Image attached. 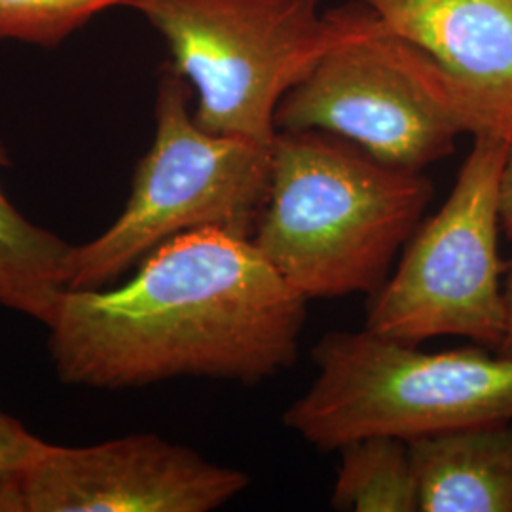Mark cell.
<instances>
[{
	"instance_id": "6da1fadb",
	"label": "cell",
	"mask_w": 512,
	"mask_h": 512,
	"mask_svg": "<svg viewBox=\"0 0 512 512\" xmlns=\"http://www.w3.org/2000/svg\"><path fill=\"white\" fill-rule=\"evenodd\" d=\"M306 302L251 238L203 228L165 241L116 289H69L48 327L50 351L65 384H258L293 365Z\"/></svg>"
},
{
	"instance_id": "7a4b0ae2",
	"label": "cell",
	"mask_w": 512,
	"mask_h": 512,
	"mask_svg": "<svg viewBox=\"0 0 512 512\" xmlns=\"http://www.w3.org/2000/svg\"><path fill=\"white\" fill-rule=\"evenodd\" d=\"M433 184L325 131H277L251 241L296 293H378L414 236Z\"/></svg>"
},
{
	"instance_id": "3957f363",
	"label": "cell",
	"mask_w": 512,
	"mask_h": 512,
	"mask_svg": "<svg viewBox=\"0 0 512 512\" xmlns=\"http://www.w3.org/2000/svg\"><path fill=\"white\" fill-rule=\"evenodd\" d=\"M317 378L283 414L319 450L365 437L423 439L512 418V359L465 348L429 353L372 330L330 332Z\"/></svg>"
},
{
	"instance_id": "277c9868",
	"label": "cell",
	"mask_w": 512,
	"mask_h": 512,
	"mask_svg": "<svg viewBox=\"0 0 512 512\" xmlns=\"http://www.w3.org/2000/svg\"><path fill=\"white\" fill-rule=\"evenodd\" d=\"M336 16L329 46L281 99L277 131H325L408 171L446 158L459 135L478 133L475 114L423 50L361 2Z\"/></svg>"
},
{
	"instance_id": "5b68a950",
	"label": "cell",
	"mask_w": 512,
	"mask_h": 512,
	"mask_svg": "<svg viewBox=\"0 0 512 512\" xmlns=\"http://www.w3.org/2000/svg\"><path fill=\"white\" fill-rule=\"evenodd\" d=\"M188 101V82L167 65L154 141L135 169L128 203L107 232L74 249L69 289H103L186 232L219 228L253 236L270 190L272 147L207 133Z\"/></svg>"
},
{
	"instance_id": "8992f818",
	"label": "cell",
	"mask_w": 512,
	"mask_h": 512,
	"mask_svg": "<svg viewBox=\"0 0 512 512\" xmlns=\"http://www.w3.org/2000/svg\"><path fill=\"white\" fill-rule=\"evenodd\" d=\"M171 67L196 90L194 120L213 135L272 147L281 99L338 31L319 0H137Z\"/></svg>"
},
{
	"instance_id": "52a82bcc",
	"label": "cell",
	"mask_w": 512,
	"mask_h": 512,
	"mask_svg": "<svg viewBox=\"0 0 512 512\" xmlns=\"http://www.w3.org/2000/svg\"><path fill=\"white\" fill-rule=\"evenodd\" d=\"M507 133H478L439 213L408 241L397 274L376 293L365 329L406 344L463 336L497 348L505 330L497 253Z\"/></svg>"
},
{
	"instance_id": "ba28073f",
	"label": "cell",
	"mask_w": 512,
	"mask_h": 512,
	"mask_svg": "<svg viewBox=\"0 0 512 512\" xmlns=\"http://www.w3.org/2000/svg\"><path fill=\"white\" fill-rule=\"evenodd\" d=\"M25 512H209L249 476L156 435L93 446L44 444L21 473Z\"/></svg>"
},
{
	"instance_id": "9c48e42d",
	"label": "cell",
	"mask_w": 512,
	"mask_h": 512,
	"mask_svg": "<svg viewBox=\"0 0 512 512\" xmlns=\"http://www.w3.org/2000/svg\"><path fill=\"white\" fill-rule=\"evenodd\" d=\"M357 2L439 65L475 114L478 133L511 135L512 0Z\"/></svg>"
},
{
	"instance_id": "30bf717a",
	"label": "cell",
	"mask_w": 512,
	"mask_h": 512,
	"mask_svg": "<svg viewBox=\"0 0 512 512\" xmlns=\"http://www.w3.org/2000/svg\"><path fill=\"white\" fill-rule=\"evenodd\" d=\"M420 512H512V418L410 440Z\"/></svg>"
},
{
	"instance_id": "8fae6325",
	"label": "cell",
	"mask_w": 512,
	"mask_h": 512,
	"mask_svg": "<svg viewBox=\"0 0 512 512\" xmlns=\"http://www.w3.org/2000/svg\"><path fill=\"white\" fill-rule=\"evenodd\" d=\"M74 249L23 217L0 188V306L52 327L69 291Z\"/></svg>"
},
{
	"instance_id": "7c38bea8",
	"label": "cell",
	"mask_w": 512,
	"mask_h": 512,
	"mask_svg": "<svg viewBox=\"0 0 512 512\" xmlns=\"http://www.w3.org/2000/svg\"><path fill=\"white\" fill-rule=\"evenodd\" d=\"M342 465L332 507L353 512H418L408 440L365 437L340 448Z\"/></svg>"
},
{
	"instance_id": "4fadbf2b",
	"label": "cell",
	"mask_w": 512,
	"mask_h": 512,
	"mask_svg": "<svg viewBox=\"0 0 512 512\" xmlns=\"http://www.w3.org/2000/svg\"><path fill=\"white\" fill-rule=\"evenodd\" d=\"M137 0H0V38L55 44L101 10Z\"/></svg>"
},
{
	"instance_id": "5bb4252c",
	"label": "cell",
	"mask_w": 512,
	"mask_h": 512,
	"mask_svg": "<svg viewBox=\"0 0 512 512\" xmlns=\"http://www.w3.org/2000/svg\"><path fill=\"white\" fill-rule=\"evenodd\" d=\"M44 444L21 421L0 408V473H23Z\"/></svg>"
},
{
	"instance_id": "9a60e30c",
	"label": "cell",
	"mask_w": 512,
	"mask_h": 512,
	"mask_svg": "<svg viewBox=\"0 0 512 512\" xmlns=\"http://www.w3.org/2000/svg\"><path fill=\"white\" fill-rule=\"evenodd\" d=\"M499 222L501 232H505V236L512 239V133L507 143V154L499 183Z\"/></svg>"
},
{
	"instance_id": "2e32d148",
	"label": "cell",
	"mask_w": 512,
	"mask_h": 512,
	"mask_svg": "<svg viewBox=\"0 0 512 512\" xmlns=\"http://www.w3.org/2000/svg\"><path fill=\"white\" fill-rule=\"evenodd\" d=\"M0 512H25L21 473H0Z\"/></svg>"
},
{
	"instance_id": "e0dca14e",
	"label": "cell",
	"mask_w": 512,
	"mask_h": 512,
	"mask_svg": "<svg viewBox=\"0 0 512 512\" xmlns=\"http://www.w3.org/2000/svg\"><path fill=\"white\" fill-rule=\"evenodd\" d=\"M503 298H505V330H503V338L497 346V353L512 359V258L505 270Z\"/></svg>"
},
{
	"instance_id": "ac0fdd59",
	"label": "cell",
	"mask_w": 512,
	"mask_h": 512,
	"mask_svg": "<svg viewBox=\"0 0 512 512\" xmlns=\"http://www.w3.org/2000/svg\"><path fill=\"white\" fill-rule=\"evenodd\" d=\"M10 164V160H8V152L4 150V147L0 145V165Z\"/></svg>"
}]
</instances>
